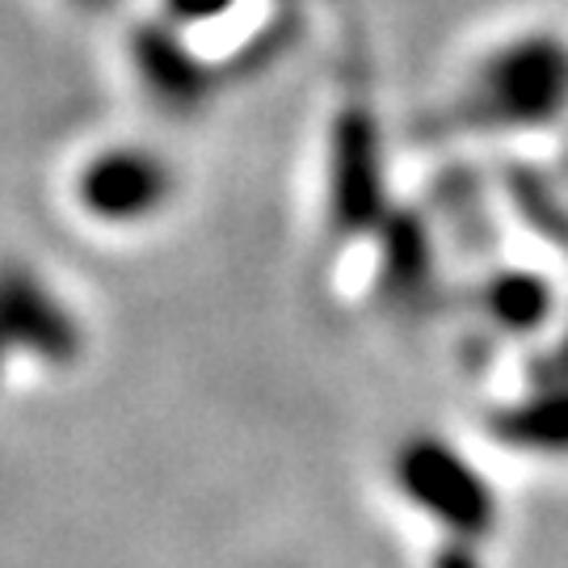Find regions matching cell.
Listing matches in <instances>:
<instances>
[{"instance_id":"obj_6","label":"cell","mask_w":568,"mask_h":568,"mask_svg":"<svg viewBox=\"0 0 568 568\" xmlns=\"http://www.w3.org/2000/svg\"><path fill=\"white\" fill-rule=\"evenodd\" d=\"M333 194L342 224H366L379 206V161L375 140L363 119H349L337 131V164H333Z\"/></svg>"},{"instance_id":"obj_10","label":"cell","mask_w":568,"mask_h":568,"mask_svg":"<svg viewBox=\"0 0 568 568\" xmlns=\"http://www.w3.org/2000/svg\"><path fill=\"white\" fill-rule=\"evenodd\" d=\"M77 4H81V9H110L114 0H77Z\"/></svg>"},{"instance_id":"obj_8","label":"cell","mask_w":568,"mask_h":568,"mask_svg":"<svg viewBox=\"0 0 568 568\" xmlns=\"http://www.w3.org/2000/svg\"><path fill=\"white\" fill-rule=\"evenodd\" d=\"M493 312H497V321H506L514 328L539 325L548 312V286L539 278H527V274L506 278V283L493 286Z\"/></svg>"},{"instance_id":"obj_4","label":"cell","mask_w":568,"mask_h":568,"mask_svg":"<svg viewBox=\"0 0 568 568\" xmlns=\"http://www.w3.org/2000/svg\"><path fill=\"white\" fill-rule=\"evenodd\" d=\"M396 476L405 493L422 509L447 518V527L459 530H485L493 518V497H488L485 480L467 464L455 459V450L438 447V443H417L400 455Z\"/></svg>"},{"instance_id":"obj_2","label":"cell","mask_w":568,"mask_h":568,"mask_svg":"<svg viewBox=\"0 0 568 568\" xmlns=\"http://www.w3.org/2000/svg\"><path fill=\"white\" fill-rule=\"evenodd\" d=\"M81 345L77 316L51 295V286L34 270L0 265V375L18 349L51 366H68L81 358Z\"/></svg>"},{"instance_id":"obj_5","label":"cell","mask_w":568,"mask_h":568,"mask_svg":"<svg viewBox=\"0 0 568 568\" xmlns=\"http://www.w3.org/2000/svg\"><path fill=\"white\" fill-rule=\"evenodd\" d=\"M131 51H135V68H140L148 93L161 105H169V110H194L206 98L211 77H206L203 63L185 51V42L173 30L143 26Z\"/></svg>"},{"instance_id":"obj_9","label":"cell","mask_w":568,"mask_h":568,"mask_svg":"<svg viewBox=\"0 0 568 568\" xmlns=\"http://www.w3.org/2000/svg\"><path fill=\"white\" fill-rule=\"evenodd\" d=\"M232 0H169L173 21H211L220 18Z\"/></svg>"},{"instance_id":"obj_1","label":"cell","mask_w":568,"mask_h":568,"mask_svg":"<svg viewBox=\"0 0 568 568\" xmlns=\"http://www.w3.org/2000/svg\"><path fill=\"white\" fill-rule=\"evenodd\" d=\"M568 102V51L551 39H527L493 55L476 84L471 114L493 126L548 122Z\"/></svg>"},{"instance_id":"obj_3","label":"cell","mask_w":568,"mask_h":568,"mask_svg":"<svg viewBox=\"0 0 568 568\" xmlns=\"http://www.w3.org/2000/svg\"><path fill=\"white\" fill-rule=\"evenodd\" d=\"M169 190V164L148 148H114L105 156H93L77 185L84 211L105 224H140L152 211H161Z\"/></svg>"},{"instance_id":"obj_7","label":"cell","mask_w":568,"mask_h":568,"mask_svg":"<svg viewBox=\"0 0 568 568\" xmlns=\"http://www.w3.org/2000/svg\"><path fill=\"white\" fill-rule=\"evenodd\" d=\"M509 443L535 450H568V392L530 400L527 408H518L501 426Z\"/></svg>"}]
</instances>
